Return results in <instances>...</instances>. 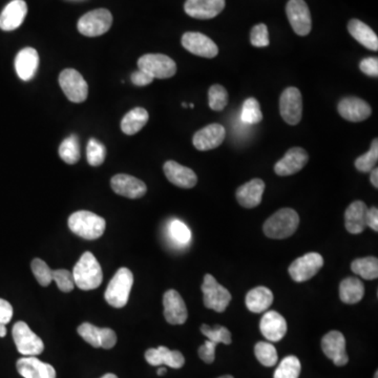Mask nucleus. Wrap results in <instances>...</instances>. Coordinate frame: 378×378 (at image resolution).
I'll list each match as a JSON object with an SVG mask.
<instances>
[{"label":"nucleus","mask_w":378,"mask_h":378,"mask_svg":"<svg viewBox=\"0 0 378 378\" xmlns=\"http://www.w3.org/2000/svg\"><path fill=\"white\" fill-rule=\"evenodd\" d=\"M182 46L193 55L203 58H214L219 54V48L209 37L198 32H187L182 37Z\"/></svg>","instance_id":"obj_14"},{"label":"nucleus","mask_w":378,"mask_h":378,"mask_svg":"<svg viewBox=\"0 0 378 378\" xmlns=\"http://www.w3.org/2000/svg\"><path fill=\"white\" fill-rule=\"evenodd\" d=\"M39 66V55L33 48H22L15 59V68L21 80L30 81L37 73Z\"/></svg>","instance_id":"obj_27"},{"label":"nucleus","mask_w":378,"mask_h":378,"mask_svg":"<svg viewBox=\"0 0 378 378\" xmlns=\"http://www.w3.org/2000/svg\"><path fill=\"white\" fill-rule=\"evenodd\" d=\"M31 268L40 286L48 287L52 283L53 270L41 258H34L32 261Z\"/></svg>","instance_id":"obj_43"},{"label":"nucleus","mask_w":378,"mask_h":378,"mask_svg":"<svg viewBox=\"0 0 378 378\" xmlns=\"http://www.w3.org/2000/svg\"><path fill=\"white\" fill-rule=\"evenodd\" d=\"M309 161V155L307 151L302 147H293L289 149L284 157L276 162L274 165V171L281 177L292 176L302 171Z\"/></svg>","instance_id":"obj_16"},{"label":"nucleus","mask_w":378,"mask_h":378,"mask_svg":"<svg viewBox=\"0 0 378 378\" xmlns=\"http://www.w3.org/2000/svg\"><path fill=\"white\" fill-rule=\"evenodd\" d=\"M339 115L351 122H361L367 120L372 114V108L365 100L357 97H347L339 103Z\"/></svg>","instance_id":"obj_21"},{"label":"nucleus","mask_w":378,"mask_h":378,"mask_svg":"<svg viewBox=\"0 0 378 378\" xmlns=\"http://www.w3.org/2000/svg\"><path fill=\"white\" fill-rule=\"evenodd\" d=\"M105 220L94 212L80 210L68 218V227L77 236L93 240L100 238L105 231Z\"/></svg>","instance_id":"obj_3"},{"label":"nucleus","mask_w":378,"mask_h":378,"mask_svg":"<svg viewBox=\"0 0 378 378\" xmlns=\"http://www.w3.org/2000/svg\"><path fill=\"white\" fill-rule=\"evenodd\" d=\"M13 317V307L8 301L0 299V323L7 325Z\"/></svg>","instance_id":"obj_49"},{"label":"nucleus","mask_w":378,"mask_h":378,"mask_svg":"<svg viewBox=\"0 0 378 378\" xmlns=\"http://www.w3.org/2000/svg\"><path fill=\"white\" fill-rule=\"evenodd\" d=\"M201 332L207 337L209 341H214V343H224V345H230L232 341L231 333L228 330L226 327L217 326L210 327L208 325H202Z\"/></svg>","instance_id":"obj_40"},{"label":"nucleus","mask_w":378,"mask_h":378,"mask_svg":"<svg viewBox=\"0 0 378 378\" xmlns=\"http://www.w3.org/2000/svg\"><path fill=\"white\" fill-rule=\"evenodd\" d=\"M77 332L86 343L94 348L112 349L117 343V334L110 328H98L90 323H81Z\"/></svg>","instance_id":"obj_13"},{"label":"nucleus","mask_w":378,"mask_h":378,"mask_svg":"<svg viewBox=\"0 0 378 378\" xmlns=\"http://www.w3.org/2000/svg\"><path fill=\"white\" fill-rule=\"evenodd\" d=\"M351 269L355 274L365 280H375L378 276V260L374 256L357 258L353 261Z\"/></svg>","instance_id":"obj_34"},{"label":"nucleus","mask_w":378,"mask_h":378,"mask_svg":"<svg viewBox=\"0 0 378 378\" xmlns=\"http://www.w3.org/2000/svg\"><path fill=\"white\" fill-rule=\"evenodd\" d=\"M165 176L173 185L181 188L195 187L198 177L193 169L183 167L175 161H167L163 167Z\"/></svg>","instance_id":"obj_26"},{"label":"nucleus","mask_w":378,"mask_h":378,"mask_svg":"<svg viewBox=\"0 0 378 378\" xmlns=\"http://www.w3.org/2000/svg\"><path fill=\"white\" fill-rule=\"evenodd\" d=\"M274 293L267 287L260 286L252 289L246 295V307L254 313L266 311L274 303Z\"/></svg>","instance_id":"obj_31"},{"label":"nucleus","mask_w":378,"mask_h":378,"mask_svg":"<svg viewBox=\"0 0 378 378\" xmlns=\"http://www.w3.org/2000/svg\"><path fill=\"white\" fill-rule=\"evenodd\" d=\"M262 334L270 341H280L287 333V321L276 311H268L261 319Z\"/></svg>","instance_id":"obj_25"},{"label":"nucleus","mask_w":378,"mask_h":378,"mask_svg":"<svg viewBox=\"0 0 378 378\" xmlns=\"http://www.w3.org/2000/svg\"><path fill=\"white\" fill-rule=\"evenodd\" d=\"M250 41L254 46L256 48H265L268 46L269 41L268 29L266 24H256L252 28V33H250Z\"/></svg>","instance_id":"obj_45"},{"label":"nucleus","mask_w":378,"mask_h":378,"mask_svg":"<svg viewBox=\"0 0 378 378\" xmlns=\"http://www.w3.org/2000/svg\"><path fill=\"white\" fill-rule=\"evenodd\" d=\"M229 97H228L227 91L224 86L220 84H214L209 88L208 92V103L212 111H223L226 105L228 104Z\"/></svg>","instance_id":"obj_39"},{"label":"nucleus","mask_w":378,"mask_h":378,"mask_svg":"<svg viewBox=\"0 0 378 378\" xmlns=\"http://www.w3.org/2000/svg\"><path fill=\"white\" fill-rule=\"evenodd\" d=\"M367 207L363 201L350 204L345 212V226L348 232L359 234L367 227Z\"/></svg>","instance_id":"obj_29"},{"label":"nucleus","mask_w":378,"mask_h":378,"mask_svg":"<svg viewBox=\"0 0 378 378\" xmlns=\"http://www.w3.org/2000/svg\"><path fill=\"white\" fill-rule=\"evenodd\" d=\"M286 13L295 34L307 36L310 33L312 29V18L310 10L304 0H289Z\"/></svg>","instance_id":"obj_11"},{"label":"nucleus","mask_w":378,"mask_h":378,"mask_svg":"<svg viewBox=\"0 0 378 378\" xmlns=\"http://www.w3.org/2000/svg\"><path fill=\"white\" fill-rule=\"evenodd\" d=\"M225 9V0H186V14L196 19H211Z\"/></svg>","instance_id":"obj_19"},{"label":"nucleus","mask_w":378,"mask_h":378,"mask_svg":"<svg viewBox=\"0 0 378 378\" xmlns=\"http://www.w3.org/2000/svg\"><path fill=\"white\" fill-rule=\"evenodd\" d=\"M301 374V361L296 357H285L274 372V378H299Z\"/></svg>","instance_id":"obj_37"},{"label":"nucleus","mask_w":378,"mask_h":378,"mask_svg":"<svg viewBox=\"0 0 378 378\" xmlns=\"http://www.w3.org/2000/svg\"><path fill=\"white\" fill-rule=\"evenodd\" d=\"M112 24V13L106 9H97L84 14L79 19L77 28L86 37H97L106 33Z\"/></svg>","instance_id":"obj_7"},{"label":"nucleus","mask_w":378,"mask_h":378,"mask_svg":"<svg viewBox=\"0 0 378 378\" xmlns=\"http://www.w3.org/2000/svg\"><path fill=\"white\" fill-rule=\"evenodd\" d=\"M182 105H183L184 107H187V104H186V103H182Z\"/></svg>","instance_id":"obj_58"},{"label":"nucleus","mask_w":378,"mask_h":378,"mask_svg":"<svg viewBox=\"0 0 378 378\" xmlns=\"http://www.w3.org/2000/svg\"><path fill=\"white\" fill-rule=\"evenodd\" d=\"M240 119H242L243 122L247 123V124H258L263 120L260 103L256 99H246L245 102L243 104Z\"/></svg>","instance_id":"obj_38"},{"label":"nucleus","mask_w":378,"mask_h":378,"mask_svg":"<svg viewBox=\"0 0 378 378\" xmlns=\"http://www.w3.org/2000/svg\"><path fill=\"white\" fill-rule=\"evenodd\" d=\"M169 230H171V236L181 244H187L191 240V230L183 222L179 221V220L171 222Z\"/></svg>","instance_id":"obj_46"},{"label":"nucleus","mask_w":378,"mask_h":378,"mask_svg":"<svg viewBox=\"0 0 378 378\" xmlns=\"http://www.w3.org/2000/svg\"><path fill=\"white\" fill-rule=\"evenodd\" d=\"M101 378H118V376L115 375V374L113 373H107L105 374V375H103Z\"/></svg>","instance_id":"obj_55"},{"label":"nucleus","mask_w":378,"mask_h":378,"mask_svg":"<svg viewBox=\"0 0 378 378\" xmlns=\"http://www.w3.org/2000/svg\"><path fill=\"white\" fill-rule=\"evenodd\" d=\"M264 191V181L261 179H254L238 188L236 200L243 207L254 208L260 205L262 202Z\"/></svg>","instance_id":"obj_28"},{"label":"nucleus","mask_w":378,"mask_h":378,"mask_svg":"<svg viewBox=\"0 0 378 378\" xmlns=\"http://www.w3.org/2000/svg\"><path fill=\"white\" fill-rule=\"evenodd\" d=\"M377 376H378V372L376 371V372H375V377H374V378H377Z\"/></svg>","instance_id":"obj_59"},{"label":"nucleus","mask_w":378,"mask_h":378,"mask_svg":"<svg viewBox=\"0 0 378 378\" xmlns=\"http://www.w3.org/2000/svg\"><path fill=\"white\" fill-rule=\"evenodd\" d=\"M189 106H191V108H193V107H195V105L191 103V104H189Z\"/></svg>","instance_id":"obj_57"},{"label":"nucleus","mask_w":378,"mask_h":378,"mask_svg":"<svg viewBox=\"0 0 378 378\" xmlns=\"http://www.w3.org/2000/svg\"><path fill=\"white\" fill-rule=\"evenodd\" d=\"M370 180H371L372 185L374 186L375 188H378V169H373L371 171V177H370Z\"/></svg>","instance_id":"obj_52"},{"label":"nucleus","mask_w":378,"mask_h":378,"mask_svg":"<svg viewBox=\"0 0 378 378\" xmlns=\"http://www.w3.org/2000/svg\"><path fill=\"white\" fill-rule=\"evenodd\" d=\"M75 286L81 290H94L103 281L102 269L92 252H84L73 270Z\"/></svg>","instance_id":"obj_1"},{"label":"nucleus","mask_w":378,"mask_h":378,"mask_svg":"<svg viewBox=\"0 0 378 378\" xmlns=\"http://www.w3.org/2000/svg\"><path fill=\"white\" fill-rule=\"evenodd\" d=\"M323 266V256L317 252H309L296 258L289 267L288 272L293 281L302 283L312 278Z\"/></svg>","instance_id":"obj_10"},{"label":"nucleus","mask_w":378,"mask_h":378,"mask_svg":"<svg viewBox=\"0 0 378 378\" xmlns=\"http://www.w3.org/2000/svg\"><path fill=\"white\" fill-rule=\"evenodd\" d=\"M153 78L144 70H138L131 74V82L137 86H149L153 82Z\"/></svg>","instance_id":"obj_50"},{"label":"nucleus","mask_w":378,"mask_h":378,"mask_svg":"<svg viewBox=\"0 0 378 378\" xmlns=\"http://www.w3.org/2000/svg\"><path fill=\"white\" fill-rule=\"evenodd\" d=\"M163 306L167 323L171 325H183L187 321V308L178 291L171 289L165 292L163 296Z\"/></svg>","instance_id":"obj_20"},{"label":"nucleus","mask_w":378,"mask_h":378,"mask_svg":"<svg viewBox=\"0 0 378 378\" xmlns=\"http://www.w3.org/2000/svg\"><path fill=\"white\" fill-rule=\"evenodd\" d=\"M321 349L328 359L339 367L347 365L349 361L346 351V339L339 331H331L321 339Z\"/></svg>","instance_id":"obj_15"},{"label":"nucleus","mask_w":378,"mask_h":378,"mask_svg":"<svg viewBox=\"0 0 378 378\" xmlns=\"http://www.w3.org/2000/svg\"><path fill=\"white\" fill-rule=\"evenodd\" d=\"M28 14V6L23 0H13L0 14V29L6 32L18 29Z\"/></svg>","instance_id":"obj_23"},{"label":"nucleus","mask_w":378,"mask_h":378,"mask_svg":"<svg viewBox=\"0 0 378 378\" xmlns=\"http://www.w3.org/2000/svg\"><path fill=\"white\" fill-rule=\"evenodd\" d=\"M204 306L216 312H224L231 302L229 291L218 283L211 274H205L202 284Z\"/></svg>","instance_id":"obj_5"},{"label":"nucleus","mask_w":378,"mask_h":378,"mask_svg":"<svg viewBox=\"0 0 378 378\" xmlns=\"http://www.w3.org/2000/svg\"><path fill=\"white\" fill-rule=\"evenodd\" d=\"M359 68L363 74L370 77L378 76V59L376 57L365 58L359 64Z\"/></svg>","instance_id":"obj_48"},{"label":"nucleus","mask_w":378,"mask_h":378,"mask_svg":"<svg viewBox=\"0 0 378 378\" xmlns=\"http://www.w3.org/2000/svg\"><path fill=\"white\" fill-rule=\"evenodd\" d=\"M145 359L151 366L167 365L173 369H180L185 363L183 355L177 350H169V348L160 346L157 349L147 350Z\"/></svg>","instance_id":"obj_24"},{"label":"nucleus","mask_w":378,"mask_h":378,"mask_svg":"<svg viewBox=\"0 0 378 378\" xmlns=\"http://www.w3.org/2000/svg\"><path fill=\"white\" fill-rule=\"evenodd\" d=\"M53 281H55L58 288L64 293L70 292L75 288V281L73 274L66 269L53 270Z\"/></svg>","instance_id":"obj_44"},{"label":"nucleus","mask_w":378,"mask_h":378,"mask_svg":"<svg viewBox=\"0 0 378 378\" xmlns=\"http://www.w3.org/2000/svg\"><path fill=\"white\" fill-rule=\"evenodd\" d=\"M377 161L378 140L374 139L370 151L365 155L357 158V161H355V167H357V171H361V173H369L375 167Z\"/></svg>","instance_id":"obj_41"},{"label":"nucleus","mask_w":378,"mask_h":378,"mask_svg":"<svg viewBox=\"0 0 378 378\" xmlns=\"http://www.w3.org/2000/svg\"><path fill=\"white\" fill-rule=\"evenodd\" d=\"M139 70H144L153 79H167L175 76L177 64L163 54H147L138 60Z\"/></svg>","instance_id":"obj_8"},{"label":"nucleus","mask_w":378,"mask_h":378,"mask_svg":"<svg viewBox=\"0 0 378 378\" xmlns=\"http://www.w3.org/2000/svg\"><path fill=\"white\" fill-rule=\"evenodd\" d=\"M299 225L300 217L298 212L292 208H283L265 222L263 230L268 238L283 240L292 236Z\"/></svg>","instance_id":"obj_2"},{"label":"nucleus","mask_w":378,"mask_h":378,"mask_svg":"<svg viewBox=\"0 0 378 378\" xmlns=\"http://www.w3.org/2000/svg\"><path fill=\"white\" fill-rule=\"evenodd\" d=\"M133 284V272L125 267L119 269L105 290L104 298L107 304L114 308H123L129 302Z\"/></svg>","instance_id":"obj_4"},{"label":"nucleus","mask_w":378,"mask_h":378,"mask_svg":"<svg viewBox=\"0 0 378 378\" xmlns=\"http://www.w3.org/2000/svg\"><path fill=\"white\" fill-rule=\"evenodd\" d=\"M106 149L102 143L99 142L96 139H91L86 147V159L88 164L92 167H100L105 160Z\"/></svg>","instance_id":"obj_42"},{"label":"nucleus","mask_w":378,"mask_h":378,"mask_svg":"<svg viewBox=\"0 0 378 378\" xmlns=\"http://www.w3.org/2000/svg\"><path fill=\"white\" fill-rule=\"evenodd\" d=\"M225 136V127L219 123H212L195 133L193 143L198 151H211L223 143Z\"/></svg>","instance_id":"obj_17"},{"label":"nucleus","mask_w":378,"mask_h":378,"mask_svg":"<svg viewBox=\"0 0 378 378\" xmlns=\"http://www.w3.org/2000/svg\"><path fill=\"white\" fill-rule=\"evenodd\" d=\"M254 355L265 367H274L278 361L276 347L272 343L260 341L254 347Z\"/></svg>","instance_id":"obj_36"},{"label":"nucleus","mask_w":378,"mask_h":378,"mask_svg":"<svg viewBox=\"0 0 378 378\" xmlns=\"http://www.w3.org/2000/svg\"><path fill=\"white\" fill-rule=\"evenodd\" d=\"M167 369H165V368H160L159 370H158V375L159 376H162V375H165V374H167Z\"/></svg>","instance_id":"obj_54"},{"label":"nucleus","mask_w":378,"mask_h":378,"mask_svg":"<svg viewBox=\"0 0 378 378\" xmlns=\"http://www.w3.org/2000/svg\"><path fill=\"white\" fill-rule=\"evenodd\" d=\"M280 113L285 122L296 125L302 120L303 98L300 90L288 88L282 93L280 98Z\"/></svg>","instance_id":"obj_12"},{"label":"nucleus","mask_w":378,"mask_h":378,"mask_svg":"<svg viewBox=\"0 0 378 378\" xmlns=\"http://www.w3.org/2000/svg\"><path fill=\"white\" fill-rule=\"evenodd\" d=\"M12 334L20 355L24 357H36L44 352V341L24 321H17L14 325Z\"/></svg>","instance_id":"obj_6"},{"label":"nucleus","mask_w":378,"mask_h":378,"mask_svg":"<svg viewBox=\"0 0 378 378\" xmlns=\"http://www.w3.org/2000/svg\"><path fill=\"white\" fill-rule=\"evenodd\" d=\"M218 343H214V341H207L204 343V345H202L199 348L200 359L206 363H212L216 359V348H217Z\"/></svg>","instance_id":"obj_47"},{"label":"nucleus","mask_w":378,"mask_h":378,"mask_svg":"<svg viewBox=\"0 0 378 378\" xmlns=\"http://www.w3.org/2000/svg\"><path fill=\"white\" fill-rule=\"evenodd\" d=\"M348 31L353 38L365 48L371 50H378V37L373 30L359 19L350 20Z\"/></svg>","instance_id":"obj_30"},{"label":"nucleus","mask_w":378,"mask_h":378,"mask_svg":"<svg viewBox=\"0 0 378 378\" xmlns=\"http://www.w3.org/2000/svg\"><path fill=\"white\" fill-rule=\"evenodd\" d=\"M367 227L378 231V210L376 207L370 208L367 212Z\"/></svg>","instance_id":"obj_51"},{"label":"nucleus","mask_w":378,"mask_h":378,"mask_svg":"<svg viewBox=\"0 0 378 378\" xmlns=\"http://www.w3.org/2000/svg\"><path fill=\"white\" fill-rule=\"evenodd\" d=\"M18 373L24 378H56V371L50 363L39 361L36 357H26L18 359Z\"/></svg>","instance_id":"obj_22"},{"label":"nucleus","mask_w":378,"mask_h":378,"mask_svg":"<svg viewBox=\"0 0 378 378\" xmlns=\"http://www.w3.org/2000/svg\"><path fill=\"white\" fill-rule=\"evenodd\" d=\"M59 155L68 164H76L80 160V147L75 135L68 137L59 147Z\"/></svg>","instance_id":"obj_35"},{"label":"nucleus","mask_w":378,"mask_h":378,"mask_svg":"<svg viewBox=\"0 0 378 378\" xmlns=\"http://www.w3.org/2000/svg\"><path fill=\"white\" fill-rule=\"evenodd\" d=\"M111 186L117 195L129 199L142 198L147 191L144 182L124 173L114 176L111 180Z\"/></svg>","instance_id":"obj_18"},{"label":"nucleus","mask_w":378,"mask_h":378,"mask_svg":"<svg viewBox=\"0 0 378 378\" xmlns=\"http://www.w3.org/2000/svg\"><path fill=\"white\" fill-rule=\"evenodd\" d=\"M149 119V112L145 108L136 107L123 117L122 121H121V129L125 135L133 136L147 125Z\"/></svg>","instance_id":"obj_33"},{"label":"nucleus","mask_w":378,"mask_h":378,"mask_svg":"<svg viewBox=\"0 0 378 378\" xmlns=\"http://www.w3.org/2000/svg\"><path fill=\"white\" fill-rule=\"evenodd\" d=\"M60 88L68 100L74 103H81L86 100L88 86L80 73L73 68H66L59 76Z\"/></svg>","instance_id":"obj_9"},{"label":"nucleus","mask_w":378,"mask_h":378,"mask_svg":"<svg viewBox=\"0 0 378 378\" xmlns=\"http://www.w3.org/2000/svg\"><path fill=\"white\" fill-rule=\"evenodd\" d=\"M219 378H234V376H231V375H224V376H221V377H219Z\"/></svg>","instance_id":"obj_56"},{"label":"nucleus","mask_w":378,"mask_h":378,"mask_svg":"<svg viewBox=\"0 0 378 378\" xmlns=\"http://www.w3.org/2000/svg\"><path fill=\"white\" fill-rule=\"evenodd\" d=\"M7 335V328H6V325L3 323H0V337H5Z\"/></svg>","instance_id":"obj_53"},{"label":"nucleus","mask_w":378,"mask_h":378,"mask_svg":"<svg viewBox=\"0 0 378 378\" xmlns=\"http://www.w3.org/2000/svg\"><path fill=\"white\" fill-rule=\"evenodd\" d=\"M365 295V286L357 278H347L339 285V298L345 304L355 305L361 302Z\"/></svg>","instance_id":"obj_32"}]
</instances>
